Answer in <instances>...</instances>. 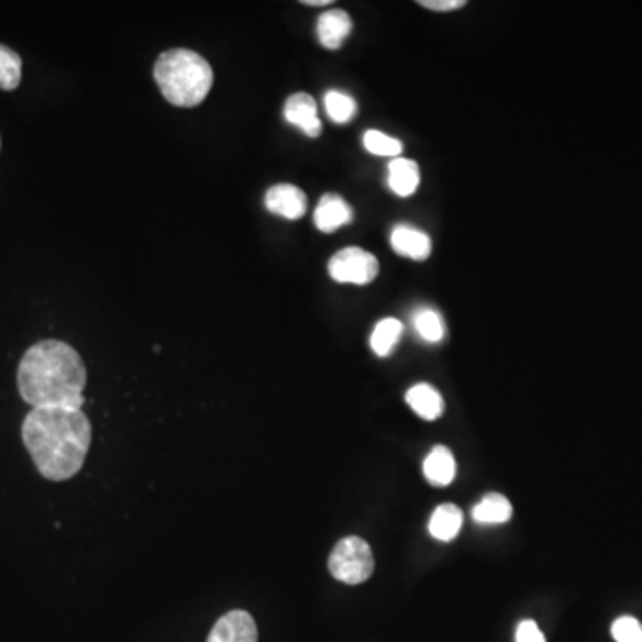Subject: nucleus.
<instances>
[{
  "label": "nucleus",
  "instance_id": "nucleus-1",
  "mask_svg": "<svg viewBox=\"0 0 642 642\" xmlns=\"http://www.w3.org/2000/svg\"><path fill=\"white\" fill-rule=\"evenodd\" d=\"M22 440L47 480L76 477L91 444V423L80 409H33L22 423Z\"/></svg>",
  "mask_w": 642,
  "mask_h": 642
},
{
  "label": "nucleus",
  "instance_id": "nucleus-2",
  "mask_svg": "<svg viewBox=\"0 0 642 642\" xmlns=\"http://www.w3.org/2000/svg\"><path fill=\"white\" fill-rule=\"evenodd\" d=\"M86 366L67 343L40 341L20 361V397L33 409H80L85 406Z\"/></svg>",
  "mask_w": 642,
  "mask_h": 642
},
{
  "label": "nucleus",
  "instance_id": "nucleus-3",
  "mask_svg": "<svg viewBox=\"0 0 642 642\" xmlns=\"http://www.w3.org/2000/svg\"><path fill=\"white\" fill-rule=\"evenodd\" d=\"M154 79L171 106L195 108L213 88L214 74L208 59L188 48H171L157 57Z\"/></svg>",
  "mask_w": 642,
  "mask_h": 642
},
{
  "label": "nucleus",
  "instance_id": "nucleus-4",
  "mask_svg": "<svg viewBox=\"0 0 642 642\" xmlns=\"http://www.w3.org/2000/svg\"><path fill=\"white\" fill-rule=\"evenodd\" d=\"M375 557L363 538L350 535L335 544L329 557V572L335 580L357 586L374 575Z\"/></svg>",
  "mask_w": 642,
  "mask_h": 642
},
{
  "label": "nucleus",
  "instance_id": "nucleus-5",
  "mask_svg": "<svg viewBox=\"0 0 642 642\" xmlns=\"http://www.w3.org/2000/svg\"><path fill=\"white\" fill-rule=\"evenodd\" d=\"M378 272L380 265L377 257L359 246L343 248L329 261V274L340 284L366 286L377 279Z\"/></svg>",
  "mask_w": 642,
  "mask_h": 642
},
{
  "label": "nucleus",
  "instance_id": "nucleus-6",
  "mask_svg": "<svg viewBox=\"0 0 642 642\" xmlns=\"http://www.w3.org/2000/svg\"><path fill=\"white\" fill-rule=\"evenodd\" d=\"M208 642H257V624L246 610H231L218 619Z\"/></svg>",
  "mask_w": 642,
  "mask_h": 642
},
{
  "label": "nucleus",
  "instance_id": "nucleus-7",
  "mask_svg": "<svg viewBox=\"0 0 642 642\" xmlns=\"http://www.w3.org/2000/svg\"><path fill=\"white\" fill-rule=\"evenodd\" d=\"M266 209L286 220H300L308 211V197L294 185H275L266 191Z\"/></svg>",
  "mask_w": 642,
  "mask_h": 642
},
{
  "label": "nucleus",
  "instance_id": "nucleus-8",
  "mask_svg": "<svg viewBox=\"0 0 642 642\" xmlns=\"http://www.w3.org/2000/svg\"><path fill=\"white\" fill-rule=\"evenodd\" d=\"M284 119L300 129L309 137H318L321 133V122L318 119L317 100L311 95L294 93L284 104Z\"/></svg>",
  "mask_w": 642,
  "mask_h": 642
},
{
  "label": "nucleus",
  "instance_id": "nucleus-9",
  "mask_svg": "<svg viewBox=\"0 0 642 642\" xmlns=\"http://www.w3.org/2000/svg\"><path fill=\"white\" fill-rule=\"evenodd\" d=\"M392 251L412 261H427L432 254V240L427 232L409 223H398L391 231Z\"/></svg>",
  "mask_w": 642,
  "mask_h": 642
},
{
  "label": "nucleus",
  "instance_id": "nucleus-10",
  "mask_svg": "<svg viewBox=\"0 0 642 642\" xmlns=\"http://www.w3.org/2000/svg\"><path fill=\"white\" fill-rule=\"evenodd\" d=\"M352 220H354V211L343 197L335 193H326L321 197L317 211H314V225H317L318 231L331 234V232L348 225Z\"/></svg>",
  "mask_w": 642,
  "mask_h": 642
},
{
  "label": "nucleus",
  "instance_id": "nucleus-11",
  "mask_svg": "<svg viewBox=\"0 0 642 642\" xmlns=\"http://www.w3.org/2000/svg\"><path fill=\"white\" fill-rule=\"evenodd\" d=\"M352 19L343 10H329L318 19L317 34L323 47L329 51H337L352 33Z\"/></svg>",
  "mask_w": 642,
  "mask_h": 642
},
{
  "label": "nucleus",
  "instance_id": "nucleus-12",
  "mask_svg": "<svg viewBox=\"0 0 642 642\" xmlns=\"http://www.w3.org/2000/svg\"><path fill=\"white\" fill-rule=\"evenodd\" d=\"M420 166L407 157H395L389 163L388 186L392 193L398 197H411L420 186Z\"/></svg>",
  "mask_w": 642,
  "mask_h": 642
},
{
  "label": "nucleus",
  "instance_id": "nucleus-13",
  "mask_svg": "<svg viewBox=\"0 0 642 642\" xmlns=\"http://www.w3.org/2000/svg\"><path fill=\"white\" fill-rule=\"evenodd\" d=\"M407 403L421 420L435 421L444 412V400L438 389L430 384L421 383L412 386L406 395Z\"/></svg>",
  "mask_w": 642,
  "mask_h": 642
},
{
  "label": "nucleus",
  "instance_id": "nucleus-14",
  "mask_svg": "<svg viewBox=\"0 0 642 642\" xmlns=\"http://www.w3.org/2000/svg\"><path fill=\"white\" fill-rule=\"evenodd\" d=\"M423 473L429 484L435 487H446L454 482L457 466L455 458L446 446H435L423 463Z\"/></svg>",
  "mask_w": 642,
  "mask_h": 642
},
{
  "label": "nucleus",
  "instance_id": "nucleus-15",
  "mask_svg": "<svg viewBox=\"0 0 642 642\" xmlns=\"http://www.w3.org/2000/svg\"><path fill=\"white\" fill-rule=\"evenodd\" d=\"M463 510L454 503H444L434 510V514L429 521V532L432 538L443 543H449L457 538L463 529Z\"/></svg>",
  "mask_w": 642,
  "mask_h": 642
},
{
  "label": "nucleus",
  "instance_id": "nucleus-16",
  "mask_svg": "<svg viewBox=\"0 0 642 642\" xmlns=\"http://www.w3.org/2000/svg\"><path fill=\"white\" fill-rule=\"evenodd\" d=\"M512 518V506L506 496L489 492L473 507V520L480 524H501Z\"/></svg>",
  "mask_w": 642,
  "mask_h": 642
},
{
  "label": "nucleus",
  "instance_id": "nucleus-17",
  "mask_svg": "<svg viewBox=\"0 0 642 642\" xmlns=\"http://www.w3.org/2000/svg\"><path fill=\"white\" fill-rule=\"evenodd\" d=\"M401 332H403V325L397 318H384L375 325L372 337H369V346L378 357H388L398 345Z\"/></svg>",
  "mask_w": 642,
  "mask_h": 642
},
{
  "label": "nucleus",
  "instance_id": "nucleus-18",
  "mask_svg": "<svg viewBox=\"0 0 642 642\" xmlns=\"http://www.w3.org/2000/svg\"><path fill=\"white\" fill-rule=\"evenodd\" d=\"M22 80V57L13 48L0 45V90L13 91Z\"/></svg>",
  "mask_w": 642,
  "mask_h": 642
},
{
  "label": "nucleus",
  "instance_id": "nucleus-19",
  "mask_svg": "<svg viewBox=\"0 0 642 642\" xmlns=\"http://www.w3.org/2000/svg\"><path fill=\"white\" fill-rule=\"evenodd\" d=\"M412 321H414L416 332L421 335V340H425L427 343H440L443 340L444 321L440 312L429 308L420 309V311H416Z\"/></svg>",
  "mask_w": 642,
  "mask_h": 642
},
{
  "label": "nucleus",
  "instance_id": "nucleus-20",
  "mask_svg": "<svg viewBox=\"0 0 642 642\" xmlns=\"http://www.w3.org/2000/svg\"><path fill=\"white\" fill-rule=\"evenodd\" d=\"M325 109L335 123H348L357 117V102L343 91H326Z\"/></svg>",
  "mask_w": 642,
  "mask_h": 642
},
{
  "label": "nucleus",
  "instance_id": "nucleus-21",
  "mask_svg": "<svg viewBox=\"0 0 642 642\" xmlns=\"http://www.w3.org/2000/svg\"><path fill=\"white\" fill-rule=\"evenodd\" d=\"M364 148L378 157H400L403 143L397 137L388 136L380 131H366L363 137Z\"/></svg>",
  "mask_w": 642,
  "mask_h": 642
},
{
  "label": "nucleus",
  "instance_id": "nucleus-22",
  "mask_svg": "<svg viewBox=\"0 0 642 642\" xmlns=\"http://www.w3.org/2000/svg\"><path fill=\"white\" fill-rule=\"evenodd\" d=\"M616 642H642V624L632 616H621L612 624Z\"/></svg>",
  "mask_w": 642,
  "mask_h": 642
},
{
  "label": "nucleus",
  "instance_id": "nucleus-23",
  "mask_svg": "<svg viewBox=\"0 0 642 642\" xmlns=\"http://www.w3.org/2000/svg\"><path fill=\"white\" fill-rule=\"evenodd\" d=\"M516 642H546L544 633L539 630L538 623L532 619L521 621L516 630Z\"/></svg>",
  "mask_w": 642,
  "mask_h": 642
},
{
  "label": "nucleus",
  "instance_id": "nucleus-24",
  "mask_svg": "<svg viewBox=\"0 0 642 642\" xmlns=\"http://www.w3.org/2000/svg\"><path fill=\"white\" fill-rule=\"evenodd\" d=\"M418 4L430 11H455L466 5V0H420Z\"/></svg>",
  "mask_w": 642,
  "mask_h": 642
},
{
  "label": "nucleus",
  "instance_id": "nucleus-25",
  "mask_svg": "<svg viewBox=\"0 0 642 642\" xmlns=\"http://www.w3.org/2000/svg\"><path fill=\"white\" fill-rule=\"evenodd\" d=\"M302 4L312 5V8H314V5L332 4V0H303Z\"/></svg>",
  "mask_w": 642,
  "mask_h": 642
},
{
  "label": "nucleus",
  "instance_id": "nucleus-26",
  "mask_svg": "<svg viewBox=\"0 0 642 642\" xmlns=\"http://www.w3.org/2000/svg\"><path fill=\"white\" fill-rule=\"evenodd\" d=\"M0 147H2V142H0Z\"/></svg>",
  "mask_w": 642,
  "mask_h": 642
}]
</instances>
